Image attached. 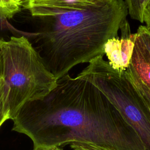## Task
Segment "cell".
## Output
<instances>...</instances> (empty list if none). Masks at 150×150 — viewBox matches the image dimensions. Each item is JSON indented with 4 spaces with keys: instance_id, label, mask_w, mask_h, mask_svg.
<instances>
[{
    "instance_id": "1",
    "label": "cell",
    "mask_w": 150,
    "mask_h": 150,
    "mask_svg": "<svg viewBox=\"0 0 150 150\" xmlns=\"http://www.w3.org/2000/svg\"><path fill=\"white\" fill-rule=\"evenodd\" d=\"M12 131L33 147L86 144L105 150H145L118 109L94 84L68 73L43 98L25 103L12 118Z\"/></svg>"
},
{
    "instance_id": "2",
    "label": "cell",
    "mask_w": 150,
    "mask_h": 150,
    "mask_svg": "<svg viewBox=\"0 0 150 150\" xmlns=\"http://www.w3.org/2000/svg\"><path fill=\"white\" fill-rule=\"evenodd\" d=\"M127 8L124 0H100L83 9L40 17L38 52L46 69L59 79L76 65L104 55V46L118 37Z\"/></svg>"
},
{
    "instance_id": "3",
    "label": "cell",
    "mask_w": 150,
    "mask_h": 150,
    "mask_svg": "<svg viewBox=\"0 0 150 150\" xmlns=\"http://www.w3.org/2000/svg\"><path fill=\"white\" fill-rule=\"evenodd\" d=\"M3 77L10 120L26 102L41 99L52 90L57 79L46 69L27 38H0Z\"/></svg>"
},
{
    "instance_id": "4",
    "label": "cell",
    "mask_w": 150,
    "mask_h": 150,
    "mask_svg": "<svg viewBox=\"0 0 150 150\" xmlns=\"http://www.w3.org/2000/svg\"><path fill=\"white\" fill-rule=\"evenodd\" d=\"M77 76L97 87L118 109L150 150V109L124 71L113 69L99 56L90 61Z\"/></svg>"
},
{
    "instance_id": "5",
    "label": "cell",
    "mask_w": 150,
    "mask_h": 150,
    "mask_svg": "<svg viewBox=\"0 0 150 150\" xmlns=\"http://www.w3.org/2000/svg\"><path fill=\"white\" fill-rule=\"evenodd\" d=\"M120 29L121 38L109 39L105 44L104 51L113 69L124 71L130 64L137 33H131L126 19L122 22Z\"/></svg>"
},
{
    "instance_id": "6",
    "label": "cell",
    "mask_w": 150,
    "mask_h": 150,
    "mask_svg": "<svg viewBox=\"0 0 150 150\" xmlns=\"http://www.w3.org/2000/svg\"><path fill=\"white\" fill-rule=\"evenodd\" d=\"M100 0H27L23 6L35 17H43L63 10L83 9Z\"/></svg>"
},
{
    "instance_id": "7",
    "label": "cell",
    "mask_w": 150,
    "mask_h": 150,
    "mask_svg": "<svg viewBox=\"0 0 150 150\" xmlns=\"http://www.w3.org/2000/svg\"><path fill=\"white\" fill-rule=\"evenodd\" d=\"M130 64L141 80L150 88V53L138 34Z\"/></svg>"
},
{
    "instance_id": "8",
    "label": "cell",
    "mask_w": 150,
    "mask_h": 150,
    "mask_svg": "<svg viewBox=\"0 0 150 150\" xmlns=\"http://www.w3.org/2000/svg\"><path fill=\"white\" fill-rule=\"evenodd\" d=\"M125 72L128 79L144 98L150 109V88L141 80L131 64L127 68Z\"/></svg>"
},
{
    "instance_id": "9",
    "label": "cell",
    "mask_w": 150,
    "mask_h": 150,
    "mask_svg": "<svg viewBox=\"0 0 150 150\" xmlns=\"http://www.w3.org/2000/svg\"><path fill=\"white\" fill-rule=\"evenodd\" d=\"M149 0H125L128 13L132 19L142 23V13Z\"/></svg>"
},
{
    "instance_id": "10",
    "label": "cell",
    "mask_w": 150,
    "mask_h": 150,
    "mask_svg": "<svg viewBox=\"0 0 150 150\" xmlns=\"http://www.w3.org/2000/svg\"><path fill=\"white\" fill-rule=\"evenodd\" d=\"M6 92L3 76L0 77V127L3 123L10 120L6 104Z\"/></svg>"
},
{
    "instance_id": "11",
    "label": "cell",
    "mask_w": 150,
    "mask_h": 150,
    "mask_svg": "<svg viewBox=\"0 0 150 150\" xmlns=\"http://www.w3.org/2000/svg\"><path fill=\"white\" fill-rule=\"evenodd\" d=\"M19 11L14 9L0 8V32L8 28V20L12 18Z\"/></svg>"
},
{
    "instance_id": "12",
    "label": "cell",
    "mask_w": 150,
    "mask_h": 150,
    "mask_svg": "<svg viewBox=\"0 0 150 150\" xmlns=\"http://www.w3.org/2000/svg\"><path fill=\"white\" fill-rule=\"evenodd\" d=\"M137 33L150 53V32L145 26H139Z\"/></svg>"
},
{
    "instance_id": "13",
    "label": "cell",
    "mask_w": 150,
    "mask_h": 150,
    "mask_svg": "<svg viewBox=\"0 0 150 150\" xmlns=\"http://www.w3.org/2000/svg\"><path fill=\"white\" fill-rule=\"evenodd\" d=\"M142 23H145V27L150 32V0L146 3L142 13Z\"/></svg>"
},
{
    "instance_id": "14",
    "label": "cell",
    "mask_w": 150,
    "mask_h": 150,
    "mask_svg": "<svg viewBox=\"0 0 150 150\" xmlns=\"http://www.w3.org/2000/svg\"><path fill=\"white\" fill-rule=\"evenodd\" d=\"M72 150H105L101 148L86 144H73L70 145Z\"/></svg>"
},
{
    "instance_id": "15",
    "label": "cell",
    "mask_w": 150,
    "mask_h": 150,
    "mask_svg": "<svg viewBox=\"0 0 150 150\" xmlns=\"http://www.w3.org/2000/svg\"><path fill=\"white\" fill-rule=\"evenodd\" d=\"M0 8L21 11V6L18 5L13 0H0Z\"/></svg>"
},
{
    "instance_id": "16",
    "label": "cell",
    "mask_w": 150,
    "mask_h": 150,
    "mask_svg": "<svg viewBox=\"0 0 150 150\" xmlns=\"http://www.w3.org/2000/svg\"><path fill=\"white\" fill-rule=\"evenodd\" d=\"M3 76V68H2V61L1 54L0 53V77Z\"/></svg>"
},
{
    "instance_id": "17",
    "label": "cell",
    "mask_w": 150,
    "mask_h": 150,
    "mask_svg": "<svg viewBox=\"0 0 150 150\" xmlns=\"http://www.w3.org/2000/svg\"><path fill=\"white\" fill-rule=\"evenodd\" d=\"M33 150H49L50 148L44 147V146H36L33 147Z\"/></svg>"
},
{
    "instance_id": "18",
    "label": "cell",
    "mask_w": 150,
    "mask_h": 150,
    "mask_svg": "<svg viewBox=\"0 0 150 150\" xmlns=\"http://www.w3.org/2000/svg\"><path fill=\"white\" fill-rule=\"evenodd\" d=\"M18 5H19V6H23V5L24 4V3L27 1V0H13Z\"/></svg>"
},
{
    "instance_id": "19",
    "label": "cell",
    "mask_w": 150,
    "mask_h": 150,
    "mask_svg": "<svg viewBox=\"0 0 150 150\" xmlns=\"http://www.w3.org/2000/svg\"><path fill=\"white\" fill-rule=\"evenodd\" d=\"M49 150H62V149L60 148L59 146H53V147H50L49 148Z\"/></svg>"
}]
</instances>
